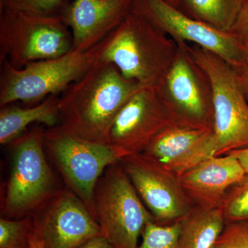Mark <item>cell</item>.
<instances>
[{
    "label": "cell",
    "mask_w": 248,
    "mask_h": 248,
    "mask_svg": "<svg viewBox=\"0 0 248 248\" xmlns=\"http://www.w3.org/2000/svg\"><path fill=\"white\" fill-rule=\"evenodd\" d=\"M228 154L232 155L233 156L239 160L246 172H248V148L232 151Z\"/></svg>",
    "instance_id": "83f0119b"
},
{
    "label": "cell",
    "mask_w": 248,
    "mask_h": 248,
    "mask_svg": "<svg viewBox=\"0 0 248 248\" xmlns=\"http://www.w3.org/2000/svg\"><path fill=\"white\" fill-rule=\"evenodd\" d=\"M231 32L236 36L248 51V0L242 1L239 15Z\"/></svg>",
    "instance_id": "d4e9b609"
},
{
    "label": "cell",
    "mask_w": 248,
    "mask_h": 248,
    "mask_svg": "<svg viewBox=\"0 0 248 248\" xmlns=\"http://www.w3.org/2000/svg\"><path fill=\"white\" fill-rule=\"evenodd\" d=\"M60 96L51 94L38 105L30 108L6 106L0 111V143H12L29 125L43 124L47 128L59 124Z\"/></svg>",
    "instance_id": "e0dca14e"
},
{
    "label": "cell",
    "mask_w": 248,
    "mask_h": 248,
    "mask_svg": "<svg viewBox=\"0 0 248 248\" xmlns=\"http://www.w3.org/2000/svg\"><path fill=\"white\" fill-rule=\"evenodd\" d=\"M73 48V36L60 16L0 11V59L22 68L58 58Z\"/></svg>",
    "instance_id": "ba28073f"
},
{
    "label": "cell",
    "mask_w": 248,
    "mask_h": 248,
    "mask_svg": "<svg viewBox=\"0 0 248 248\" xmlns=\"http://www.w3.org/2000/svg\"><path fill=\"white\" fill-rule=\"evenodd\" d=\"M213 248H248L247 222L226 223Z\"/></svg>",
    "instance_id": "cb8c5ba5"
},
{
    "label": "cell",
    "mask_w": 248,
    "mask_h": 248,
    "mask_svg": "<svg viewBox=\"0 0 248 248\" xmlns=\"http://www.w3.org/2000/svg\"><path fill=\"white\" fill-rule=\"evenodd\" d=\"M165 1H168V2L170 3V4L175 6L176 4L177 3L178 0H165Z\"/></svg>",
    "instance_id": "f546056e"
},
{
    "label": "cell",
    "mask_w": 248,
    "mask_h": 248,
    "mask_svg": "<svg viewBox=\"0 0 248 248\" xmlns=\"http://www.w3.org/2000/svg\"><path fill=\"white\" fill-rule=\"evenodd\" d=\"M96 219L113 248H137L145 226L155 221L120 163L111 165L94 191Z\"/></svg>",
    "instance_id": "52a82bcc"
},
{
    "label": "cell",
    "mask_w": 248,
    "mask_h": 248,
    "mask_svg": "<svg viewBox=\"0 0 248 248\" xmlns=\"http://www.w3.org/2000/svg\"><path fill=\"white\" fill-rule=\"evenodd\" d=\"M33 228L32 215L19 218H0V248H29Z\"/></svg>",
    "instance_id": "ffe728a7"
},
{
    "label": "cell",
    "mask_w": 248,
    "mask_h": 248,
    "mask_svg": "<svg viewBox=\"0 0 248 248\" xmlns=\"http://www.w3.org/2000/svg\"><path fill=\"white\" fill-rule=\"evenodd\" d=\"M195 63L182 46L160 86L170 108L176 115L213 125V108L198 78Z\"/></svg>",
    "instance_id": "2e32d148"
},
{
    "label": "cell",
    "mask_w": 248,
    "mask_h": 248,
    "mask_svg": "<svg viewBox=\"0 0 248 248\" xmlns=\"http://www.w3.org/2000/svg\"><path fill=\"white\" fill-rule=\"evenodd\" d=\"M141 87L100 59L60 96L58 125L80 138L107 143L117 114Z\"/></svg>",
    "instance_id": "6da1fadb"
},
{
    "label": "cell",
    "mask_w": 248,
    "mask_h": 248,
    "mask_svg": "<svg viewBox=\"0 0 248 248\" xmlns=\"http://www.w3.org/2000/svg\"><path fill=\"white\" fill-rule=\"evenodd\" d=\"M78 248H113V247L102 235V236L93 238Z\"/></svg>",
    "instance_id": "4316f807"
},
{
    "label": "cell",
    "mask_w": 248,
    "mask_h": 248,
    "mask_svg": "<svg viewBox=\"0 0 248 248\" xmlns=\"http://www.w3.org/2000/svg\"><path fill=\"white\" fill-rule=\"evenodd\" d=\"M246 222H247V223H248V221H246Z\"/></svg>",
    "instance_id": "1f68e13d"
},
{
    "label": "cell",
    "mask_w": 248,
    "mask_h": 248,
    "mask_svg": "<svg viewBox=\"0 0 248 248\" xmlns=\"http://www.w3.org/2000/svg\"><path fill=\"white\" fill-rule=\"evenodd\" d=\"M132 9L179 44L191 42L215 54L236 69L248 60V51L231 32L190 17L165 0H134Z\"/></svg>",
    "instance_id": "9c48e42d"
},
{
    "label": "cell",
    "mask_w": 248,
    "mask_h": 248,
    "mask_svg": "<svg viewBox=\"0 0 248 248\" xmlns=\"http://www.w3.org/2000/svg\"><path fill=\"white\" fill-rule=\"evenodd\" d=\"M45 129L37 125L12 142V167L2 210L4 218L19 219L32 215L61 190L46 157Z\"/></svg>",
    "instance_id": "5b68a950"
},
{
    "label": "cell",
    "mask_w": 248,
    "mask_h": 248,
    "mask_svg": "<svg viewBox=\"0 0 248 248\" xmlns=\"http://www.w3.org/2000/svg\"><path fill=\"white\" fill-rule=\"evenodd\" d=\"M109 35L86 51L72 48L58 58L32 62L20 69L0 59V107L16 102L35 104L63 93L100 60Z\"/></svg>",
    "instance_id": "3957f363"
},
{
    "label": "cell",
    "mask_w": 248,
    "mask_h": 248,
    "mask_svg": "<svg viewBox=\"0 0 248 248\" xmlns=\"http://www.w3.org/2000/svg\"><path fill=\"white\" fill-rule=\"evenodd\" d=\"M245 174L239 160L227 154L203 160L179 178L194 208L210 209L223 206L228 191Z\"/></svg>",
    "instance_id": "9a60e30c"
},
{
    "label": "cell",
    "mask_w": 248,
    "mask_h": 248,
    "mask_svg": "<svg viewBox=\"0 0 248 248\" xmlns=\"http://www.w3.org/2000/svg\"><path fill=\"white\" fill-rule=\"evenodd\" d=\"M179 45L208 82L216 156L248 148V103L234 68L215 54L197 46Z\"/></svg>",
    "instance_id": "277c9868"
},
{
    "label": "cell",
    "mask_w": 248,
    "mask_h": 248,
    "mask_svg": "<svg viewBox=\"0 0 248 248\" xmlns=\"http://www.w3.org/2000/svg\"><path fill=\"white\" fill-rule=\"evenodd\" d=\"M174 115L159 88L142 86L117 114L107 143L125 156L143 153Z\"/></svg>",
    "instance_id": "8fae6325"
},
{
    "label": "cell",
    "mask_w": 248,
    "mask_h": 248,
    "mask_svg": "<svg viewBox=\"0 0 248 248\" xmlns=\"http://www.w3.org/2000/svg\"><path fill=\"white\" fill-rule=\"evenodd\" d=\"M226 224L223 207L194 208L182 219L177 248H213Z\"/></svg>",
    "instance_id": "ac0fdd59"
},
{
    "label": "cell",
    "mask_w": 248,
    "mask_h": 248,
    "mask_svg": "<svg viewBox=\"0 0 248 248\" xmlns=\"http://www.w3.org/2000/svg\"><path fill=\"white\" fill-rule=\"evenodd\" d=\"M182 220L169 225L151 221L142 232V242L137 248H177Z\"/></svg>",
    "instance_id": "44dd1931"
},
{
    "label": "cell",
    "mask_w": 248,
    "mask_h": 248,
    "mask_svg": "<svg viewBox=\"0 0 248 248\" xmlns=\"http://www.w3.org/2000/svg\"><path fill=\"white\" fill-rule=\"evenodd\" d=\"M222 207L226 223L248 221V172L230 189Z\"/></svg>",
    "instance_id": "7402d4cb"
},
{
    "label": "cell",
    "mask_w": 248,
    "mask_h": 248,
    "mask_svg": "<svg viewBox=\"0 0 248 248\" xmlns=\"http://www.w3.org/2000/svg\"><path fill=\"white\" fill-rule=\"evenodd\" d=\"M120 163L157 224L180 221L193 210L179 177L148 155H128Z\"/></svg>",
    "instance_id": "30bf717a"
},
{
    "label": "cell",
    "mask_w": 248,
    "mask_h": 248,
    "mask_svg": "<svg viewBox=\"0 0 248 248\" xmlns=\"http://www.w3.org/2000/svg\"><path fill=\"white\" fill-rule=\"evenodd\" d=\"M164 33L131 9L109 35L100 59L141 86L160 88L178 50Z\"/></svg>",
    "instance_id": "7a4b0ae2"
},
{
    "label": "cell",
    "mask_w": 248,
    "mask_h": 248,
    "mask_svg": "<svg viewBox=\"0 0 248 248\" xmlns=\"http://www.w3.org/2000/svg\"><path fill=\"white\" fill-rule=\"evenodd\" d=\"M134 0H73L62 14L73 36V49L86 51L119 27Z\"/></svg>",
    "instance_id": "5bb4252c"
},
{
    "label": "cell",
    "mask_w": 248,
    "mask_h": 248,
    "mask_svg": "<svg viewBox=\"0 0 248 248\" xmlns=\"http://www.w3.org/2000/svg\"><path fill=\"white\" fill-rule=\"evenodd\" d=\"M241 1H244V0H241Z\"/></svg>",
    "instance_id": "4dcf8cb0"
},
{
    "label": "cell",
    "mask_w": 248,
    "mask_h": 248,
    "mask_svg": "<svg viewBox=\"0 0 248 248\" xmlns=\"http://www.w3.org/2000/svg\"><path fill=\"white\" fill-rule=\"evenodd\" d=\"M194 18L220 30L231 32L239 15L241 0H184Z\"/></svg>",
    "instance_id": "d6986e66"
},
{
    "label": "cell",
    "mask_w": 248,
    "mask_h": 248,
    "mask_svg": "<svg viewBox=\"0 0 248 248\" xmlns=\"http://www.w3.org/2000/svg\"><path fill=\"white\" fill-rule=\"evenodd\" d=\"M45 248L43 241L41 239L40 235L36 231L35 228H32V232H31L30 239V248Z\"/></svg>",
    "instance_id": "f1b7e54d"
},
{
    "label": "cell",
    "mask_w": 248,
    "mask_h": 248,
    "mask_svg": "<svg viewBox=\"0 0 248 248\" xmlns=\"http://www.w3.org/2000/svg\"><path fill=\"white\" fill-rule=\"evenodd\" d=\"M143 153L179 177L203 160L216 156L213 125L174 113Z\"/></svg>",
    "instance_id": "7c38bea8"
},
{
    "label": "cell",
    "mask_w": 248,
    "mask_h": 248,
    "mask_svg": "<svg viewBox=\"0 0 248 248\" xmlns=\"http://www.w3.org/2000/svg\"><path fill=\"white\" fill-rule=\"evenodd\" d=\"M73 0H0V11L60 16Z\"/></svg>",
    "instance_id": "603a6c76"
},
{
    "label": "cell",
    "mask_w": 248,
    "mask_h": 248,
    "mask_svg": "<svg viewBox=\"0 0 248 248\" xmlns=\"http://www.w3.org/2000/svg\"><path fill=\"white\" fill-rule=\"evenodd\" d=\"M32 216L45 248H78L102 235L97 220L68 187L61 189Z\"/></svg>",
    "instance_id": "4fadbf2b"
},
{
    "label": "cell",
    "mask_w": 248,
    "mask_h": 248,
    "mask_svg": "<svg viewBox=\"0 0 248 248\" xmlns=\"http://www.w3.org/2000/svg\"><path fill=\"white\" fill-rule=\"evenodd\" d=\"M43 141L66 187L84 202L96 219L94 191L98 180L108 167L125 157L123 153L108 143L77 136L59 125L45 129Z\"/></svg>",
    "instance_id": "8992f818"
},
{
    "label": "cell",
    "mask_w": 248,
    "mask_h": 248,
    "mask_svg": "<svg viewBox=\"0 0 248 248\" xmlns=\"http://www.w3.org/2000/svg\"><path fill=\"white\" fill-rule=\"evenodd\" d=\"M237 76L240 87L248 103V60L239 68L234 69Z\"/></svg>",
    "instance_id": "484cf974"
}]
</instances>
